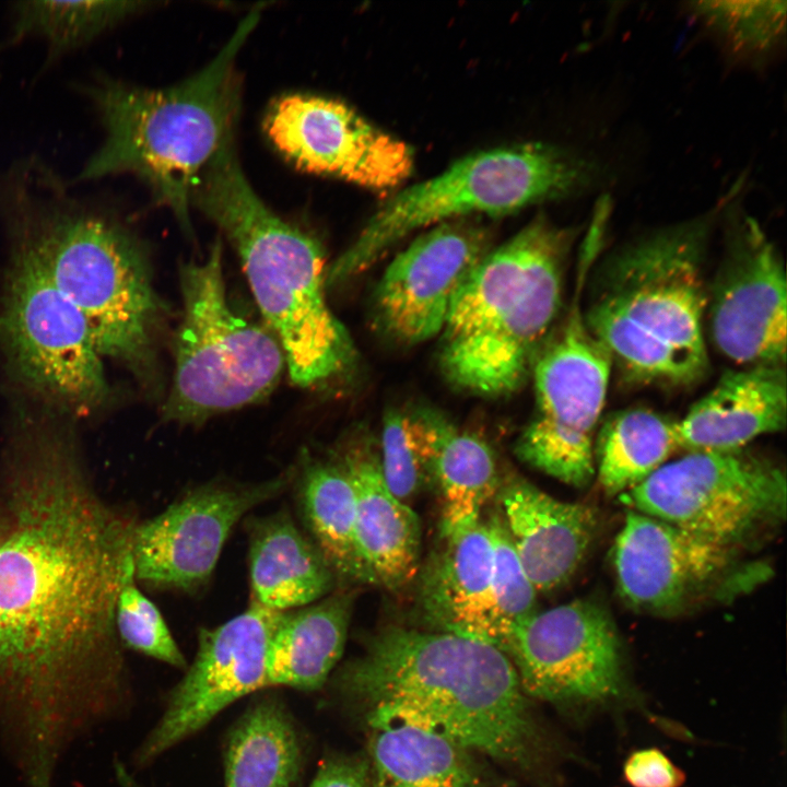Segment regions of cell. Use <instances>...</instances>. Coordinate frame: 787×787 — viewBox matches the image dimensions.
I'll use <instances>...</instances> for the list:
<instances>
[{"mask_svg":"<svg viewBox=\"0 0 787 787\" xmlns=\"http://www.w3.org/2000/svg\"><path fill=\"white\" fill-rule=\"evenodd\" d=\"M491 249L488 228L467 218L439 223L416 237L391 260L376 286L378 328L406 345L439 336L455 296Z\"/></svg>","mask_w":787,"mask_h":787,"instance_id":"ac0fdd59","label":"cell"},{"mask_svg":"<svg viewBox=\"0 0 787 787\" xmlns=\"http://www.w3.org/2000/svg\"><path fill=\"white\" fill-rule=\"evenodd\" d=\"M114 775L119 787H148L118 759L114 761Z\"/></svg>","mask_w":787,"mask_h":787,"instance_id":"74e56055","label":"cell"},{"mask_svg":"<svg viewBox=\"0 0 787 787\" xmlns=\"http://www.w3.org/2000/svg\"><path fill=\"white\" fill-rule=\"evenodd\" d=\"M785 473L743 453L700 451L666 462L621 495L633 510L733 547L786 515Z\"/></svg>","mask_w":787,"mask_h":787,"instance_id":"7c38bea8","label":"cell"},{"mask_svg":"<svg viewBox=\"0 0 787 787\" xmlns=\"http://www.w3.org/2000/svg\"><path fill=\"white\" fill-rule=\"evenodd\" d=\"M336 454L353 484L356 542L373 585L400 591L420 571V519L388 490L371 444L354 442Z\"/></svg>","mask_w":787,"mask_h":787,"instance_id":"603a6c76","label":"cell"},{"mask_svg":"<svg viewBox=\"0 0 787 787\" xmlns=\"http://www.w3.org/2000/svg\"><path fill=\"white\" fill-rule=\"evenodd\" d=\"M714 346L740 367L785 365L787 284L784 261L759 223L736 214L721 265L708 285Z\"/></svg>","mask_w":787,"mask_h":787,"instance_id":"5bb4252c","label":"cell"},{"mask_svg":"<svg viewBox=\"0 0 787 787\" xmlns=\"http://www.w3.org/2000/svg\"><path fill=\"white\" fill-rule=\"evenodd\" d=\"M485 521L493 548L494 647L500 649L513 627L537 611V590L519 561L501 512L491 514Z\"/></svg>","mask_w":787,"mask_h":787,"instance_id":"836d02e7","label":"cell"},{"mask_svg":"<svg viewBox=\"0 0 787 787\" xmlns=\"http://www.w3.org/2000/svg\"><path fill=\"white\" fill-rule=\"evenodd\" d=\"M309 787H373L367 757L336 755L325 760Z\"/></svg>","mask_w":787,"mask_h":787,"instance_id":"8d00e7d4","label":"cell"},{"mask_svg":"<svg viewBox=\"0 0 787 787\" xmlns=\"http://www.w3.org/2000/svg\"><path fill=\"white\" fill-rule=\"evenodd\" d=\"M729 196L701 216L622 247L595 271L584 319L626 381L681 387L707 374L704 262Z\"/></svg>","mask_w":787,"mask_h":787,"instance_id":"277c9868","label":"cell"},{"mask_svg":"<svg viewBox=\"0 0 787 787\" xmlns=\"http://www.w3.org/2000/svg\"><path fill=\"white\" fill-rule=\"evenodd\" d=\"M218 239L201 261L180 271L183 318L175 338V371L164 418L200 423L268 396L285 359L271 330L231 304Z\"/></svg>","mask_w":787,"mask_h":787,"instance_id":"9c48e42d","label":"cell"},{"mask_svg":"<svg viewBox=\"0 0 787 787\" xmlns=\"http://www.w3.org/2000/svg\"><path fill=\"white\" fill-rule=\"evenodd\" d=\"M139 1H22L14 8V37L46 39L51 56L91 42L140 11Z\"/></svg>","mask_w":787,"mask_h":787,"instance_id":"4dcf8cb0","label":"cell"},{"mask_svg":"<svg viewBox=\"0 0 787 787\" xmlns=\"http://www.w3.org/2000/svg\"><path fill=\"white\" fill-rule=\"evenodd\" d=\"M14 238L0 301V341L9 364L52 402L75 412L96 409L108 397V384L87 324L33 249Z\"/></svg>","mask_w":787,"mask_h":787,"instance_id":"8fae6325","label":"cell"},{"mask_svg":"<svg viewBox=\"0 0 787 787\" xmlns=\"http://www.w3.org/2000/svg\"><path fill=\"white\" fill-rule=\"evenodd\" d=\"M691 7L736 54L768 52L784 34L785 1H698Z\"/></svg>","mask_w":787,"mask_h":787,"instance_id":"1f68e13d","label":"cell"},{"mask_svg":"<svg viewBox=\"0 0 787 787\" xmlns=\"http://www.w3.org/2000/svg\"><path fill=\"white\" fill-rule=\"evenodd\" d=\"M4 528H5V520H4V515H3V512H2V508L0 505V542L3 537Z\"/></svg>","mask_w":787,"mask_h":787,"instance_id":"f35d334b","label":"cell"},{"mask_svg":"<svg viewBox=\"0 0 787 787\" xmlns=\"http://www.w3.org/2000/svg\"><path fill=\"white\" fill-rule=\"evenodd\" d=\"M4 458L0 742L25 787H52L79 739L129 702L116 604L138 522L96 491L70 430L19 426Z\"/></svg>","mask_w":787,"mask_h":787,"instance_id":"6da1fadb","label":"cell"},{"mask_svg":"<svg viewBox=\"0 0 787 787\" xmlns=\"http://www.w3.org/2000/svg\"><path fill=\"white\" fill-rule=\"evenodd\" d=\"M379 462L388 490L407 505L435 484L427 439L421 427L406 412H386L381 427Z\"/></svg>","mask_w":787,"mask_h":787,"instance_id":"d6a6232c","label":"cell"},{"mask_svg":"<svg viewBox=\"0 0 787 787\" xmlns=\"http://www.w3.org/2000/svg\"><path fill=\"white\" fill-rule=\"evenodd\" d=\"M573 238L540 214L478 263L439 334V366L451 385L503 397L528 380L562 306Z\"/></svg>","mask_w":787,"mask_h":787,"instance_id":"52a82bcc","label":"cell"},{"mask_svg":"<svg viewBox=\"0 0 787 787\" xmlns=\"http://www.w3.org/2000/svg\"><path fill=\"white\" fill-rule=\"evenodd\" d=\"M586 278L579 268L572 307L533 364V414L515 447L525 463L576 488L595 475V436L612 369L610 354L584 319Z\"/></svg>","mask_w":787,"mask_h":787,"instance_id":"30bf717a","label":"cell"},{"mask_svg":"<svg viewBox=\"0 0 787 787\" xmlns=\"http://www.w3.org/2000/svg\"><path fill=\"white\" fill-rule=\"evenodd\" d=\"M115 626L122 647L160 660L177 669L187 662L161 612L138 588L130 575L119 594Z\"/></svg>","mask_w":787,"mask_h":787,"instance_id":"e575fe53","label":"cell"},{"mask_svg":"<svg viewBox=\"0 0 787 787\" xmlns=\"http://www.w3.org/2000/svg\"><path fill=\"white\" fill-rule=\"evenodd\" d=\"M263 128L297 168L372 189H391L413 169L410 146L376 128L345 104L291 94L269 107Z\"/></svg>","mask_w":787,"mask_h":787,"instance_id":"e0dca14e","label":"cell"},{"mask_svg":"<svg viewBox=\"0 0 787 787\" xmlns=\"http://www.w3.org/2000/svg\"><path fill=\"white\" fill-rule=\"evenodd\" d=\"M733 547L630 510L612 548L621 597L633 608L673 612L730 568Z\"/></svg>","mask_w":787,"mask_h":787,"instance_id":"d6986e66","label":"cell"},{"mask_svg":"<svg viewBox=\"0 0 787 787\" xmlns=\"http://www.w3.org/2000/svg\"><path fill=\"white\" fill-rule=\"evenodd\" d=\"M0 209L82 314L101 356L151 379L163 308L140 243L34 157L0 176Z\"/></svg>","mask_w":787,"mask_h":787,"instance_id":"3957f363","label":"cell"},{"mask_svg":"<svg viewBox=\"0 0 787 787\" xmlns=\"http://www.w3.org/2000/svg\"><path fill=\"white\" fill-rule=\"evenodd\" d=\"M251 601L278 612L314 603L337 577L314 543L284 512L249 522Z\"/></svg>","mask_w":787,"mask_h":787,"instance_id":"d4e9b609","label":"cell"},{"mask_svg":"<svg viewBox=\"0 0 787 787\" xmlns=\"http://www.w3.org/2000/svg\"><path fill=\"white\" fill-rule=\"evenodd\" d=\"M280 615L250 601L223 624L199 631L193 662L133 754L137 767L149 765L202 729L233 702L267 686L268 647Z\"/></svg>","mask_w":787,"mask_h":787,"instance_id":"9a60e30c","label":"cell"},{"mask_svg":"<svg viewBox=\"0 0 787 787\" xmlns=\"http://www.w3.org/2000/svg\"><path fill=\"white\" fill-rule=\"evenodd\" d=\"M595 438V474L609 495H622L665 465L678 448L676 421L645 408L609 414Z\"/></svg>","mask_w":787,"mask_h":787,"instance_id":"f546056e","label":"cell"},{"mask_svg":"<svg viewBox=\"0 0 787 787\" xmlns=\"http://www.w3.org/2000/svg\"><path fill=\"white\" fill-rule=\"evenodd\" d=\"M296 468L255 484L211 482L139 522L132 542L136 580L191 591L211 577L232 529L254 507L281 494Z\"/></svg>","mask_w":787,"mask_h":787,"instance_id":"2e32d148","label":"cell"},{"mask_svg":"<svg viewBox=\"0 0 787 787\" xmlns=\"http://www.w3.org/2000/svg\"><path fill=\"white\" fill-rule=\"evenodd\" d=\"M235 247L255 299L278 339L292 381L324 389L345 376L355 350L326 296L322 250L278 216L254 191L225 148L202 172L191 197Z\"/></svg>","mask_w":787,"mask_h":787,"instance_id":"8992f818","label":"cell"},{"mask_svg":"<svg viewBox=\"0 0 787 787\" xmlns=\"http://www.w3.org/2000/svg\"><path fill=\"white\" fill-rule=\"evenodd\" d=\"M353 594L333 590L305 607L281 612L267 655V686L315 691L344 650Z\"/></svg>","mask_w":787,"mask_h":787,"instance_id":"484cf974","label":"cell"},{"mask_svg":"<svg viewBox=\"0 0 787 787\" xmlns=\"http://www.w3.org/2000/svg\"><path fill=\"white\" fill-rule=\"evenodd\" d=\"M500 650L527 695L557 704L602 703L623 690L621 646L609 613L577 599L517 623Z\"/></svg>","mask_w":787,"mask_h":787,"instance_id":"4fadbf2b","label":"cell"},{"mask_svg":"<svg viewBox=\"0 0 787 787\" xmlns=\"http://www.w3.org/2000/svg\"><path fill=\"white\" fill-rule=\"evenodd\" d=\"M408 414L422 428L431 449L442 500L441 532L479 520L482 508L498 490L497 461L491 446L435 408L416 407Z\"/></svg>","mask_w":787,"mask_h":787,"instance_id":"4316f807","label":"cell"},{"mask_svg":"<svg viewBox=\"0 0 787 787\" xmlns=\"http://www.w3.org/2000/svg\"><path fill=\"white\" fill-rule=\"evenodd\" d=\"M336 685L367 714L403 717L524 772H535L545 756L518 676L490 644L388 626L337 672Z\"/></svg>","mask_w":787,"mask_h":787,"instance_id":"7a4b0ae2","label":"cell"},{"mask_svg":"<svg viewBox=\"0 0 787 787\" xmlns=\"http://www.w3.org/2000/svg\"><path fill=\"white\" fill-rule=\"evenodd\" d=\"M492 572L493 548L485 520L441 532L439 545L418 573L422 621L431 631L495 646Z\"/></svg>","mask_w":787,"mask_h":787,"instance_id":"ffe728a7","label":"cell"},{"mask_svg":"<svg viewBox=\"0 0 787 787\" xmlns=\"http://www.w3.org/2000/svg\"><path fill=\"white\" fill-rule=\"evenodd\" d=\"M624 778L632 787H681L685 775L656 748L633 752L623 766Z\"/></svg>","mask_w":787,"mask_h":787,"instance_id":"d590c367","label":"cell"},{"mask_svg":"<svg viewBox=\"0 0 787 787\" xmlns=\"http://www.w3.org/2000/svg\"><path fill=\"white\" fill-rule=\"evenodd\" d=\"M295 468L302 517L337 580L373 585L356 542L353 484L338 455L307 456Z\"/></svg>","mask_w":787,"mask_h":787,"instance_id":"83f0119b","label":"cell"},{"mask_svg":"<svg viewBox=\"0 0 787 787\" xmlns=\"http://www.w3.org/2000/svg\"><path fill=\"white\" fill-rule=\"evenodd\" d=\"M301 762L292 719L279 701L266 698L249 707L228 735L224 787H293Z\"/></svg>","mask_w":787,"mask_h":787,"instance_id":"f1b7e54d","label":"cell"},{"mask_svg":"<svg viewBox=\"0 0 787 787\" xmlns=\"http://www.w3.org/2000/svg\"><path fill=\"white\" fill-rule=\"evenodd\" d=\"M367 723L373 787H497L474 752L431 729L381 712Z\"/></svg>","mask_w":787,"mask_h":787,"instance_id":"cb8c5ba5","label":"cell"},{"mask_svg":"<svg viewBox=\"0 0 787 787\" xmlns=\"http://www.w3.org/2000/svg\"><path fill=\"white\" fill-rule=\"evenodd\" d=\"M786 420L785 365L729 369L676 421L678 448L688 453L741 450L761 435L784 430Z\"/></svg>","mask_w":787,"mask_h":787,"instance_id":"7402d4cb","label":"cell"},{"mask_svg":"<svg viewBox=\"0 0 787 787\" xmlns=\"http://www.w3.org/2000/svg\"><path fill=\"white\" fill-rule=\"evenodd\" d=\"M500 501L514 549L537 592L565 585L594 539L595 510L556 500L519 477L501 488Z\"/></svg>","mask_w":787,"mask_h":787,"instance_id":"44dd1931","label":"cell"},{"mask_svg":"<svg viewBox=\"0 0 787 787\" xmlns=\"http://www.w3.org/2000/svg\"><path fill=\"white\" fill-rule=\"evenodd\" d=\"M599 165L560 146L528 142L465 156L383 202L326 272V286L361 274L408 234L469 215L509 214L599 183Z\"/></svg>","mask_w":787,"mask_h":787,"instance_id":"ba28073f","label":"cell"},{"mask_svg":"<svg viewBox=\"0 0 787 787\" xmlns=\"http://www.w3.org/2000/svg\"><path fill=\"white\" fill-rule=\"evenodd\" d=\"M259 17V10L250 11L212 61L176 85L151 90L107 78L90 85L105 139L78 179L136 175L190 231L198 178L234 144L240 109L236 57Z\"/></svg>","mask_w":787,"mask_h":787,"instance_id":"5b68a950","label":"cell"}]
</instances>
